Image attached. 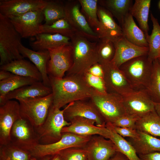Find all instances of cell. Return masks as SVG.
Listing matches in <instances>:
<instances>
[{
  "label": "cell",
  "mask_w": 160,
  "mask_h": 160,
  "mask_svg": "<svg viewBox=\"0 0 160 160\" xmlns=\"http://www.w3.org/2000/svg\"><path fill=\"white\" fill-rule=\"evenodd\" d=\"M151 20L153 28L151 33L146 39L148 45V58L153 62L160 55V25L157 19L151 13Z\"/></svg>",
  "instance_id": "34"
},
{
  "label": "cell",
  "mask_w": 160,
  "mask_h": 160,
  "mask_svg": "<svg viewBox=\"0 0 160 160\" xmlns=\"http://www.w3.org/2000/svg\"><path fill=\"white\" fill-rule=\"evenodd\" d=\"M70 124L65 119L63 109L60 110L52 104L45 121L40 126L35 128L39 144H48L58 141L61 138L62 129Z\"/></svg>",
  "instance_id": "6"
},
{
  "label": "cell",
  "mask_w": 160,
  "mask_h": 160,
  "mask_svg": "<svg viewBox=\"0 0 160 160\" xmlns=\"http://www.w3.org/2000/svg\"><path fill=\"white\" fill-rule=\"evenodd\" d=\"M151 2V0H135L129 11L132 16L136 18L146 39L149 35L148 23Z\"/></svg>",
  "instance_id": "28"
},
{
  "label": "cell",
  "mask_w": 160,
  "mask_h": 160,
  "mask_svg": "<svg viewBox=\"0 0 160 160\" xmlns=\"http://www.w3.org/2000/svg\"><path fill=\"white\" fill-rule=\"evenodd\" d=\"M21 118L29 122L35 128L45 121L52 103V93L47 96L18 100Z\"/></svg>",
  "instance_id": "7"
},
{
  "label": "cell",
  "mask_w": 160,
  "mask_h": 160,
  "mask_svg": "<svg viewBox=\"0 0 160 160\" xmlns=\"http://www.w3.org/2000/svg\"><path fill=\"white\" fill-rule=\"evenodd\" d=\"M159 64H160V55L159 56V57L157 59Z\"/></svg>",
  "instance_id": "52"
},
{
  "label": "cell",
  "mask_w": 160,
  "mask_h": 160,
  "mask_svg": "<svg viewBox=\"0 0 160 160\" xmlns=\"http://www.w3.org/2000/svg\"><path fill=\"white\" fill-rule=\"evenodd\" d=\"M52 156H44L39 160H50Z\"/></svg>",
  "instance_id": "50"
},
{
  "label": "cell",
  "mask_w": 160,
  "mask_h": 160,
  "mask_svg": "<svg viewBox=\"0 0 160 160\" xmlns=\"http://www.w3.org/2000/svg\"><path fill=\"white\" fill-rule=\"evenodd\" d=\"M155 110L160 117V102H153Z\"/></svg>",
  "instance_id": "48"
},
{
  "label": "cell",
  "mask_w": 160,
  "mask_h": 160,
  "mask_svg": "<svg viewBox=\"0 0 160 160\" xmlns=\"http://www.w3.org/2000/svg\"><path fill=\"white\" fill-rule=\"evenodd\" d=\"M137 131V137L135 138H129V141L134 147L138 155L160 152V139Z\"/></svg>",
  "instance_id": "27"
},
{
  "label": "cell",
  "mask_w": 160,
  "mask_h": 160,
  "mask_svg": "<svg viewBox=\"0 0 160 160\" xmlns=\"http://www.w3.org/2000/svg\"><path fill=\"white\" fill-rule=\"evenodd\" d=\"M31 156L30 151L11 143L0 145V160H30Z\"/></svg>",
  "instance_id": "39"
},
{
  "label": "cell",
  "mask_w": 160,
  "mask_h": 160,
  "mask_svg": "<svg viewBox=\"0 0 160 160\" xmlns=\"http://www.w3.org/2000/svg\"><path fill=\"white\" fill-rule=\"evenodd\" d=\"M122 96L127 114L140 118L155 111L153 102L145 89L134 91Z\"/></svg>",
  "instance_id": "13"
},
{
  "label": "cell",
  "mask_w": 160,
  "mask_h": 160,
  "mask_svg": "<svg viewBox=\"0 0 160 160\" xmlns=\"http://www.w3.org/2000/svg\"><path fill=\"white\" fill-rule=\"evenodd\" d=\"M47 3L44 0H0V14L7 17L19 15L43 9Z\"/></svg>",
  "instance_id": "19"
},
{
  "label": "cell",
  "mask_w": 160,
  "mask_h": 160,
  "mask_svg": "<svg viewBox=\"0 0 160 160\" xmlns=\"http://www.w3.org/2000/svg\"><path fill=\"white\" fill-rule=\"evenodd\" d=\"M114 44L115 53L111 62L119 68L123 64L134 58L148 55V47L136 45L129 41L123 36Z\"/></svg>",
  "instance_id": "21"
},
{
  "label": "cell",
  "mask_w": 160,
  "mask_h": 160,
  "mask_svg": "<svg viewBox=\"0 0 160 160\" xmlns=\"http://www.w3.org/2000/svg\"><path fill=\"white\" fill-rule=\"evenodd\" d=\"M132 0H100L98 4L108 10L118 21L120 25L123 23L133 5Z\"/></svg>",
  "instance_id": "29"
},
{
  "label": "cell",
  "mask_w": 160,
  "mask_h": 160,
  "mask_svg": "<svg viewBox=\"0 0 160 160\" xmlns=\"http://www.w3.org/2000/svg\"><path fill=\"white\" fill-rule=\"evenodd\" d=\"M42 10L31 11L22 15L7 17L22 38L35 37L42 33L41 23L44 20Z\"/></svg>",
  "instance_id": "12"
},
{
  "label": "cell",
  "mask_w": 160,
  "mask_h": 160,
  "mask_svg": "<svg viewBox=\"0 0 160 160\" xmlns=\"http://www.w3.org/2000/svg\"><path fill=\"white\" fill-rule=\"evenodd\" d=\"M73 51V64L67 74L83 75L98 63L97 42L92 41L76 33L71 38Z\"/></svg>",
  "instance_id": "2"
},
{
  "label": "cell",
  "mask_w": 160,
  "mask_h": 160,
  "mask_svg": "<svg viewBox=\"0 0 160 160\" xmlns=\"http://www.w3.org/2000/svg\"><path fill=\"white\" fill-rule=\"evenodd\" d=\"M63 110L65 119L68 122L74 117L80 116L93 120L97 126H105V122L91 100L76 101L67 104Z\"/></svg>",
  "instance_id": "16"
},
{
  "label": "cell",
  "mask_w": 160,
  "mask_h": 160,
  "mask_svg": "<svg viewBox=\"0 0 160 160\" xmlns=\"http://www.w3.org/2000/svg\"><path fill=\"white\" fill-rule=\"evenodd\" d=\"M65 17L75 31L76 33L89 40L97 41L100 38L89 25L81 11L79 0L64 1Z\"/></svg>",
  "instance_id": "11"
},
{
  "label": "cell",
  "mask_w": 160,
  "mask_h": 160,
  "mask_svg": "<svg viewBox=\"0 0 160 160\" xmlns=\"http://www.w3.org/2000/svg\"><path fill=\"white\" fill-rule=\"evenodd\" d=\"M87 160H89L88 159Z\"/></svg>",
  "instance_id": "54"
},
{
  "label": "cell",
  "mask_w": 160,
  "mask_h": 160,
  "mask_svg": "<svg viewBox=\"0 0 160 160\" xmlns=\"http://www.w3.org/2000/svg\"><path fill=\"white\" fill-rule=\"evenodd\" d=\"M10 137V143L26 151H30L39 144L34 127L28 121L21 118L14 124Z\"/></svg>",
  "instance_id": "9"
},
{
  "label": "cell",
  "mask_w": 160,
  "mask_h": 160,
  "mask_svg": "<svg viewBox=\"0 0 160 160\" xmlns=\"http://www.w3.org/2000/svg\"><path fill=\"white\" fill-rule=\"evenodd\" d=\"M19 50L20 54L24 58H28L38 69L41 75L44 84L50 87L47 70V64L50 59L49 51H34L26 48L22 44L19 46Z\"/></svg>",
  "instance_id": "23"
},
{
  "label": "cell",
  "mask_w": 160,
  "mask_h": 160,
  "mask_svg": "<svg viewBox=\"0 0 160 160\" xmlns=\"http://www.w3.org/2000/svg\"><path fill=\"white\" fill-rule=\"evenodd\" d=\"M21 118L18 102L10 100L0 106V145L10 143L11 129L15 121Z\"/></svg>",
  "instance_id": "15"
},
{
  "label": "cell",
  "mask_w": 160,
  "mask_h": 160,
  "mask_svg": "<svg viewBox=\"0 0 160 160\" xmlns=\"http://www.w3.org/2000/svg\"><path fill=\"white\" fill-rule=\"evenodd\" d=\"M138 155L140 160H160V152H159Z\"/></svg>",
  "instance_id": "45"
},
{
  "label": "cell",
  "mask_w": 160,
  "mask_h": 160,
  "mask_svg": "<svg viewBox=\"0 0 160 160\" xmlns=\"http://www.w3.org/2000/svg\"><path fill=\"white\" fill-rule=\"evenodd\" d=\"M50 160H63L61 156L58 153L51 156Z\"/></svg>",
  "instance_id": "49"
},
{
  "label": "cell",
  "mask_w": 160,
  "mask_h": 160,
  "mask_svg": "<svg viewBox=\"0 0 160 160\" xmlns=\"http://www.w3.org/2000/svg\"><path fill=\"white\" fill-rule=\"evenodd\" d=\"M139 118L135 116L126 114L111 124L114 126L136 129V124Z\"/></svg>",
  "instance_id": "42"
},
{
  "label": "cell",
  "mask_w": 160,
  "mask_h": 160,
  "mask_svg": "<svg viewBox=\"0 0 160 160\" xmlns=\"http://www.w3.org/2000/svg\"><path fill=\"white\" fill-rule=\"evenodd\" d=\"M42 33L59 34L70 38L76 32L65 18L60 19L50 25L42 24Z\"/></svg>",
  "instance_id": "37"
},
{
  "label": "cell",
  "mask_w": 160,
  "mask_h": 160,
  "mask_svg": "<svg viewBox=\"0 0 160 160\" xmlns=\"http://www.w3.org/2000/svg\"><path fill=\"white\" fill-rule=\"evenodd\" d=\"M30 160H38L36 158L32 156Z\"/></svg>",
  "instance_id": "51"
},
{
  "label": "cell",
  "mask_w": 160,
  "mask_h": 160,
  "mask_svg": "<svg viewBox=\"0 0 160 160\" xmlns=\"http://www.w3.org/2000/svg\"><path fill=\"white\" fill-rule=\"evenodd\" d=\"M97 14L99 21L97 33L100 39L105 38L114 43L123 36L121 27L108 10L98 4Z\"/></svg>",
  "instance_id": "20"
},
{
  "label": "cell",
  "mask_w": 160,
  "mask_h": 160,
  "mask_svg": "<svg viewBox=\"0 0 160 160\" xmlns=\"http://www.w3.org/2000/svg\"><path fill=\"white\" fill-rule=\"evenodd\" d=\"M21 38L9 19L0 14V66L24 58L19 50Z\"/></svg>",
  "instance_id": "3"
},
{
  "label": "cell",
  "mask_w": 160,
  "mask_h": 160,
  "mask_svg": "<svg viewBox=\"0 0 160 160\" xmlns=\"http://www.w3.org/2000/svg\"><path fill=\"white\" fill-rule=\"evenodd\" d=\"M46 25H50L57 20L65 17L64 1L47 0V3L42 10Z\"/></svg>",
  "instance_id": "33"
},
{
  "label": "cell",
  "mask_w": 160,
  "mask_h": 160,
  "mask_svg": "<svg viewBox=\"0 0 160 160\" xmlns=\"http://www.w3.org/2000/svg\"><path fill=\"white\" fill-rule=\"evenodd\" d=\"M81 11L89 25L97 34L99 21L97 14L98 0H79Z\"/></svg>",
  "instance_id": "35"
},
{
  "label": "cell",
  "mask_w": 160,
  "mask_h": 160,
  "mask_svg": "<svg viewBox=\"0 0 160 160\" xmlns=\"http://www.w3.org/2000/svg\"><path fill=\"white\" fill-rule=\"evenodd\" d=\"M83 76L86 83L90 87L100 93L108 92L103 78L93 75L88 72L84 73Z\"/></svg>",
  "instance_id": "41"
},
{
  "label": "cell",
  "mask_w": 160,
  "mask_h": 160,
  "mask_svg": "<svg viewBox=\"0 0 160 160\" xmlns=\"http://www.w3.org/2000/svg\"><path fill=\"white\" fill-rule=\"evenodd\" d=\"M35 41L30 43L34 51L47 50L63 45H71V38L59 34L41 33L35 36Z\"/></svg>",
  "instance_id": "24"
},
{
  "label": "cell",
  "mask_w": 160,
  "mask_h": 160,
  "mask_svg": "<svg viewBox=\"0 0 160 160\" xmlns=\"http://www.w3.org/2000/svg\"><path fill=\"white\" fill-rule=\"evenodd\" d=\"M105 126L109 132L108 139L114 143L118 152L124 154L129 160H140L135 148L129 141L117 134L111 124L106 123Z\"/></svg>",
  "instance_id": "30"
},
{
  "label": "cell",
  "mask_w": 160,
  "mask_h": 160,
  "mask_svg": "<svg viewBox=\"0 0 160 160\" xmlns=\"http://www.w3.org/2000/svg\"><path fill=\"white\" fill-rule=\"evenodd\" d=\"M90 98L106 123L112 124L127 114L122 96L120 95L111 92L103 94L92 88Z\"/></svg>",
  "instance_id": "5"
},
{
  "label": "cell",
  "mask_w": 160,
  "mask_h": 160,
  "mask_svg": "<svg viewBox=\"0 0 160 160\" xmlns=\"http://www.w3.org/2000/svg\"><path fill=\"white\" fill-rule=\"evenodd\" d=\"M109 160H129L122 153L117 152Z\"/></svg>",
  "instance_id": "47"
},
{
  "label": "cell",
  "mask_w": 160,
  "mask_h": 160,
  "mask_svg": "<svg viewBox=\"0 0 160 160\" xmlns=\"http://www.w3.org/2000/svg\"><path fill=\"white\" fill-rule=\"evenodd\" d=\"M92 136H82L71 132L62 133L61 139L52 143L39 144L30 152L31 156L39 160L46 156H52L71 148L84 147Z\"/></svg>",
  "instance_id": "8"
},
{
  "label": "cell",
  "mask_w": 160,
  "mask_h": 160,
  "mask_svg": "<svg viewBox=\"0 0 160 160\" xmlns=\"http://www.w3.org/2000/svg\"><path fill=\"white\" fill-rule=\"evenodd\" d=\"M0 70L10 72L19 76L30 77L42 82L41 75L35 65L23 59L13 60L0 66Z\"/></svg>",
  "instance_id": "25"
},
{
  "label": "cell",
  "mask_w": 160,
  "mask_h": 160,
  "mask_svg": "<svg viewBox=\"0 0 160 160\" xmlns=\"http://www.w3.org/2000/svg\"><path fill=\"white\" fill-rule=\"evenodd\" d=\"M14 74L9 71L3 70L0 71V81L7 79Z\"/></svg>",
  "instance_id": "46"
},
{
  "label": "cell",
  "mask_w": 160,
  "mask_h": 160,
  "mask_svg": "<svg viewBox=\"0 0 160 160\" xmlns=\"http://www.w3.org/2000/svg\"><path fill=\"white\" fill-rule=\"evenodd\" d=\"M158 7L159 9H160V1H159L158 4Z\"/></svg>",
  "instance_id": "53"
},
{
  "label": "cell",
  "mask_w": 160,
  "mask_h": 160,
  "mask_svg": "<svg viewBox=\"0 0 160 160\" xmlns=\"http://www.w3.org/2000/svg\"><path fill=\"white\" fill-rule=\"evenodd\" d=\"M49 76L53 96L52 105L59 109L69 103L90 98L92 88L83 75H66L63 78Z\"/></svg>",
  "instance_id": "1"
},
{
  "label": "cell",
  "mask_w": 160,
  "mask_h": 160,
  "mask_svg": "<svg viewBox=\"0 0 160 160\" xmlns=\"http://www.w3.org/2000/svg\"><path fill=\"white\" fill-rule=\"evenodd\" d=\"M138 131L160 137V117L155 111L140 117L136 124Z\"/></svg>",
  "instance_id": "31"
},
{
  "label": "cell",
  "mask_w": 160,
  "mask_h": 160,
  "mask_svg": "<svg viewBox=\"0 0 160 160\" xmlns=\"http://www.w3.org/2000/svg\"><path fill=\"white\" fill-rule=\"evenodd\" d=\"M52 93L50 87L45 86L42 81H37L33 84L23 87L7 93L0 101V105L7 101L15 99H26L47 96Z\"/></svg>",
  "instance_id": "22"
},
{
  "label": "cell",
  "mask_w": 160,
  "mask_h": 160,
  "mask_svg": "<svg viewBox=\"0 0 160 160\" xmlns=\"http://www.w3.org/2000/svg\"><path fill=\"white\" fill-rule=\"evenodd\" d=\"M153 102H160V65L157 60L153 62V68L145 89Z\"/></svg>",
  "instance_id": "36"
},
{
  "label": "cell",
  "mask_w": 160,
  "mask_h": 160,
  "mask_svg": "<svg viewBox=\"0 0 160 160\" xmlns=\"http://www.w3.org/2000/svg\"><path fill=\"white\" fill-rule=\"evenodd\" d=\"M115 51V44L112 41L105 38H100L97 42L98 63L103 65L111 62Z\"/></svg>",
  "instance_id": "38"
},
{
  "label": "cell",
  "mask_w": 160,
  "mask_h": 160,
  "mask_svg": "<svg viewBox=\"0 0 160 160\" xmlns=\"http://www.w3.org/2000/svg\"><path fill=\"white\" fill-rule=\"evenodd\" d=\"M112 126L115 132L123 137L135 138L138 135L137 130L136 129L129 128L121 127Z\"/></svg>",
  "instance_id": "43"
},
{
  "label": "cell",
  "mask_w": 160,
  "mask_h": 160,
  "mask_svg": "<svg viewBox=\"0 0 160 160\" xmlns=\"http://www.w3.org/2000/svg\"><path fill=\"white\" fill-rule=\"evenodd\" d=\"M153 68V62L148 55L139 56L123 64L119 67L135 91L145 89Z\"/></svg>",
  "instance_id": "4"
},
{
  "label": "cell",
  "mask_w": 160,
  "mask_h": 160,
  "mask_svg": "<svg viewBox=\"0 0 160 160\" xmlns=\"http://www.w3.org/2000/svg\"><path fill=\"white\" fill-rule=\"evenodd\" d=\"M85 147L89 160H109L118 152L111 140L99 135L92 136Z\"/></svg>",
  "instance_id": "18"
},
{
  "label": "cell",
  "mask_w": 160,
  "mask_h": 160,
  "mask_svg": "<svg viewBox=\"0 0 160 160\" xmlns=\"http://www.w3.org/2000/svg\"><path fill=\"white\" fill-rule=\"evenodd\" d=\"M120 26L123 36L129 41L139 47H148L144 33L137 26L130 13L127 15Z\"/></svg>",
  "instance_id": "26"
},
{
  "label": "cell",
  "mask_w": 160,
  "mask_h": 160,
  "mask_svg": "<svg viewBox=\"0 0 160 160\" xmlns=\"http://www.w3.org/2000/svg\"><path fill=\"white\" fill-rule=\"evenodd\" d=\"M69 122L70 124L62 129V133L71 132L82 136L99 135L108 138L109 132L106 126H97L92 120L76 116L71 119Z\"/></svg>",
  "instance_id": "17"
},
{
  "label": "cell",
  "mask_w": 160,
  "mask_h": 160,
  "mask_svg": "<svg viewBox=\"0 0 160 160\" xmlns=\"http://www.w3.org/2000/svg\"><path fill=\"white\" fill-rule=\"evenodd\" d=\"M50 59L47 65L49 76L63 78L73 64V48L71 45H65L48 50Z\"/></svg>",
  "instance_id": "10"
},
{
  "label": "cell",
  "mask_w": 160,
  "mask_h": 160,
  "mask_svg": "<svg viewBox=\"0 0 160 160\" xmlns=\"http://www.w3.org/2000/svg\"><path fill=\"white\" fill-rule=\"evenodd\" d=\"M102 65L103 70V79L108 92L123 96L135 91L119 68L111 62Z\"/></svg>",
  "instance_id": "14"
},
{
  "label": "cell",
  "mask_w": 160,
  "mask_h": 160,
  "mask_svg": "<svg viewBox=\"0 0 160 160\" xmlns=\"http://www.w3.org/2000/svg\"><path fill=\"white\" fill-rule=\"evenodd\" d=\"M59 154L63 160H87V150L84 147H73L64 149Z\"/></svg>",
  "instance_id": "40"
},
{
  "label": "cell",
  "mask_w": 160,
  "mask_h": 160,
  "mask_svg": "<svg viewBox=\"0 0 160 160\" xmlns=\"http://www.w3.org/2000/svg\"><path fill=\"white\" fill-rule=\"evenodd\" d=\"M37 81L33 78L15 74L7 79L0 81V101L8 93Z\"/></svg>",
  "instance_id": "32"
},
{
  "label": "cell",
  "mask_w": 160,
  "mask_h": 160,
  "mask_svg": "<svg viewBox=\"0 0 160 160\" xmlns=\"http://www.w3.org/2000/svg\"><path fill=\"white\" fill-rule=\"evenodd\" d=\"M87 72L93 75L103 78L104 73L102 65L98 63L92 66Z\"/></svg>",
  "instance_id": "44"
}]
</instances>
